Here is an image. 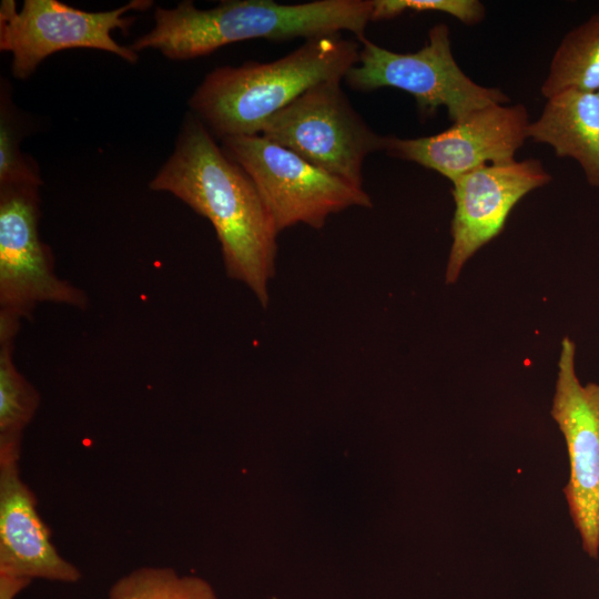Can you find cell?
Wrapping results in <instances>:
<instances>
[{
  "label": "cell",
  "instance_id": "1",
  "mask_svg": "<svg viewBox=\"0 0 599 599\" xmlns=\"http://www.w3.org/2000/svg\"><path fill=\"white\" fill-rule=\"evenodd\" d=\"M149 187L173 194L211 222L226 274L244 283L265 307L278 231L251 177L191 112Z\"/></svg>",
  "mask_w": 599,
  "mask_h": 599
},
{
  "label": "cell",
  "instance_id": "2",
  "mask_svg": "<svg viewBox=\"0 0 599 599\" xmlns=\"http://www.w3.org/2000/svg\"><path fill=\"white\" fill-rule=\"evenodd\" d=\"M373 0H317L282 4L272 0H229L202 10L193 1L173 9L156 7L153 28L130 45L136 53L152 49L170 60L206 55L223 45L253 39L294 38L353 32L358 40L372 21Z\"/></svg>",
  "mask_w": 599,
  "mask_h": 599
},
{
  "label": "cell",
  "instance_id": "3",
  "mask_svg": "<svg viewBox=\"0 0 599 599\" xmlns=\"http://www.w3.org/2000/svg\"><path fill=\"white\" fill-rule=\"evenodd\" d=\"M358 53V43L338 33L306 39L273 62L217 67L190 97V112L220 140L260 134L271 116L313 85L345 78Z\"/></svg>",
  "mask_w": 599,
  "mask_h": 599
},
{
  "label": "cell",
  "instance_id": "4",
  "mask_svg": "<svg viewBox=\"0 0 599 599\" xmlns=\"http://www.w3.org/2000/svg\"><path fill=\"white\" fill-rule=\"evenodd\" d=\"M358 61L345 75L351 88L370 91L388 87L412 94L423 115L445 106L454 123L491 104H506L509 97L498 88L473 81L457 64L445 23L435 24L428 42L414 53H396L363 38Z\"/></svg>",
  "mask_w": 599,
  "mask_h": 599
},
{
  "label": "cell",
  "instance_id": "5",
  "mask_svg": "<svg viewBox=\"0 0 599 599\" xmlns=\"http://www.w3.org/2000/svg\"><path fill=\"white\" fill-rule=\"evenodd\" d=\"M221 146L251 177L278 233L297 223L321 229L331 214L351 206L372 207L364 189L261 134L226 136Z\"/></svg>",
  "mask_w": 599,
  "mask_h": 599
},
{
  "label": "cell",
  "instance_id": "6",
  "mask_svg": "<svg viewBox=\"0 0 599 599\" xmlns=\"http://www.w3.org/2000/svg\"><path fill=\"white\" fill-rule=\"evenodd\" d=\"M341 81L313 85L271 116L260 134L363 189L364 160L385 150L386 136L364 122L342 90Z\"/></svg>",
  "mask_w": 599,
  "mask_h": 599
},
{
  "label": "cell",
  "instance_id": "7",
  "mask_svg": "<svg viewBox=\"0 0 599 599\" xmlns=\"http://www.w3.org/2000/svg\"><path fill=\"white\" fill-rule=\"evenodd\" d=\"M151 0H131L108 11L90 12L58 0H24L20 11L16 1L0 3V50L10 52L11 74L28 79L49 55L68 49H95L136 63L139 53L119 44L111 35L133 24L130 11H144Z\"/></svg>",
  "mask_w": 599,
  "mask_h": 599
},
{
  "label": "cell",
  "instance_id": "8",
  "mask_svg": "<svg viewBox=\"0 0 599 599\" xmlns=\"http://www.w3.org/2000/svg\"><path fill=\"white\" fill-rule=\"evenodd\" d=\"M40 216L39 186H0V315L21 321L42 303L89 305L83 290L57 274Z\"/></svg>",
  "mask_w": 599,
  "mask_h": 599
},
{
  "label": "cell",
  "instance_id": "9",
  "mask_svg": "<svg viewBox=\"0 0 599 599\" xmlns=\"http://www.w3.org/2000/svg\"><path fill=\"white\" fill-rule=\"evenodd\" d=\"M576 344L561 341L551 417L562 433L569 458L564 488L583 550L599 554V384L581 385L575 367Z\"/></svg>",
  "mask_w": 599,
  "mask_h": 599
},
{
  "label": "cell",
  "instance_id": "10",
  "mask_svg": "<svg viewBox=\"0 0 599 599\" xmlns=\"http://www.w3.org/2000/svg\"><path fill=\"white\" fill-rule=\"evenodd\" d=\"M528 124L524 104H491L434 135L386 136L384 151L434 170L454 182L478 167L514 161L527 140Z\"/></svg>",
  "mask_w": 599,
  "mask_h": 599
},
{
  "label": "cell",
  "instance_id": "11",
  "mask_svg": "<svg viewBox=\"0 0 599 599\" xmlns=\"http://www.w3.org/2000/svg\"><path fill=\"white\" fill-rule=\"evenodd\" d=\"M550 181L539 160L527 159L485 165L451 182L455 212L446 283L454 284L465 263L502 231L509 213L526 194Z\"/></svg>",
  "mask_w": 599,
  "mask_h": 599
},
{
  "label": "cell",
  "instance_id": "12",
  "mask_svg": "<svg viewBox=\"0 0 599 599\" xmlns=\"http://www.w3.org/2000/svg\"><path fill=\"white\" fill-rule=\"evenodd\" d=\"M21 446H0V575L77 583L82 573L50 539L34 494L21 478Z\"/></svg>",
  "mask_w": 599,
  "mask_h": 599
},
{
  "label": "cell",
  "instance_id": "13",
  "mask_svg": "<svg viewBox=\"0 0 599 599\" xmlns=\"http://www.w3.org/2000/svg\"><path fill=\"white\" fill-rule=\"evenodd\" d=\"M527 139L576 160L587 182L599 187V91L568 89L548 98L540 116L529 122Z\"/></svg>",
  "mask_w": 599,
  "mask_h": 599
},
{
  "label": "cell",
  "instance_id": "14",
  "mask_svg": "<svg viewBox=\"0 0 599 599\" xmlns=\"http://www.w3.org/2000/svg\"><path fill=\"white\" fill-rule=\"evenodd\" d=\"M568 89L599 91V11L562 38L540 91L548 99Z\"/></svg>",
  "mask_w": 599,
  "mask_h": 599
},
{
  "label": "cell",
  "instance_id": "15",
  "mask_svg": "<svg viewBox=\"0 0 599 599\" xmlns=\"http://www.w3.org/2000/svg\"><path fill=\"white\" fill-rule=\"evenodd\" d=\"M20 328L21 321L0 315V444H22L24 428L41 400L14 363V341Z\"/></svg>",
  "mask_w": 599,
  "mask_h": 599
},
{
  "label": "cell",
  "instance_id": "16",
  "mask_svg": "<svg viewBox=\"0 0 599 599\" xmlns=\"http://www.w3.org/2000/svg\"><path fill=\"white\" fill-rule=\"evenodd\" d=\"M108 599H217L212 586L194 575L172 567L143 566L118 578Z\"/></svg>",
  "mask_w": 599,
  "mask_h": 599
},
{
  "label": "cell",
  "instance_id": "17",
  "mask_svg": "<svg viewBox=\"0 0 599 599\" xmlns=\"http://www.w3.org/2000/svg\"><path fill=\"white\" fill-rule=\"evenodd\" d=\"M24 130L9 82L4 79L0 91V186L42 185L37 163L20 150Z\"/></svg>",
  "mask_w": 599,
  "mask_h": 599
},
{
  "label": "cell",
  "instance_id": "18",
  "mask_svg": "<svg viewBox=\"0 0 599 599\" xmlns=\"http://www.w3.org/2000/svg\"><path fill=\"white\" fill-rule=\"evenodd\" d=\"M407 11L447 13L467 26L480 23L486 13L477 0H373L372 21L393 19Z\"/></svg>",
  "mask_w": 599,
  "mask_h": 599
}]
</instances>
